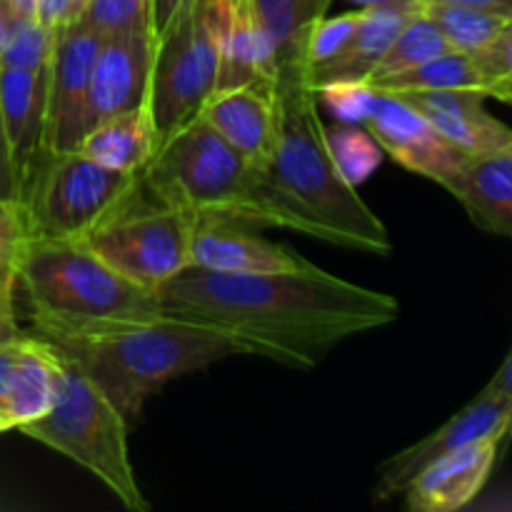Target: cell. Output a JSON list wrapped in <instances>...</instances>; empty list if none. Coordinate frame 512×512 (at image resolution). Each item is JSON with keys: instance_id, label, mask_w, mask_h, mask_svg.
Masks as SVG:
<instances>
[{"instance_id": "obj_1", "label": "cell", "mask_w": 512, "mask_h": 512, "mask_svg": "<svg viewBox=\"0 0 512 512\" xmlns=\"http://www.w3.org/2000/svg\"><path fill=\"white\" fill-rule=\"evenodd\" d=\"M163 313L208 325L238 355L290 368H315L335 345L385 328L400 315L388 293L335 278L320 268L220 275L188 268L158 290Z\"/></svg>"}, {"instance_id": "obj_2", "label": "cell", "mask_w": 512, "mask_h": 512, "mask_svg": "<svg viewBox=\"0 0 512 512\" xmlns=\"http://www.w3.org/2000/svg\"><path fill=\"white\" fill-rule=\"evenodd\" d=\"M308 70V53H298L283 60L268 83L275 135L263 178L273 225L340 248L388 255V228L330 158Z\"/></svg>"}, {"instance_id": "obj_3", "label": "cell", "mask_w": 512, "mask_h": 512, "mask_svg": "<svg viewBox=\"0 0 512 512\" xmlns=\"http://www.w3.org/2000/svg\"><path fill=\"white\" fill-rule=\"evenodd\" d=\"M33 335L63 350L113 400L128 423L170 380L238 355L208 325L160 313L138 320H65L30 313Z\"/></svg>"}, {"instance_id": "obj_4", "label": "cell", "mask_w": 512, "mask_h": 512, "mask_svg": "<svg viewBox=\"0 0 512 512\" xmlns=\"http://www.w3.org/2000/svg\"><path fill=\"white\" fill-rule=\"evenodd\" d=\"M140 180L158 203L183 210L193 220L273 225L263 168L225 143L203 118L155 150Z\"/></svg>"}, {"instance_id": "obj_5", "label": "cell", "mask_w": 512, "mask_h": 512, "mask_svg": "<svg viewBox=\"0 0 512 512\" xmlns=\"http://www.w3.org/2000/svg\"><path fill=\"white\" fill-rule=\"evenodd\" d=\"M58 358L60 378L53 405L38 420L20 425L18 433L83 465L128 510L148 512L150 505L140 493L130 463V423L113 400L78 368V363H73L63 350H58Z\"/></svg>"}, {"instance_id": "obj_6", "label": "cell", "mask_w": 512, "mask_h": 512, "mask_svg": "<svg viewBox=\"0 0 512 512\" xmlns=\"http://www.w3.org/2000/svg\"><path fill=\"white\" fill-rule=\"evenodd\" d=\"M18 285L30 313L65 320H138L163 313L160 298L110 268L83 240L28 238Z\"/></svg>"}, {"instance_id": "obj_7", "label": "cell", "mask_w": 512, "mask_h": 512, "mask_svg": "<svg viewBox=\"0 0 512 512\" xmlns=\"http://www.w3.org/2000/svg\"><path fill=\"white\" fill-rule=\"evenodd\" d=\"M218 75L220 0H198L155 38L145 105L155 128V150L200 118V110L218 90Z\"/></svg>"}, {"instance_id": "obj_8", "label": "cell", "mask_w": 512, "mask_h": 512, "mask_svg": "<svg viewBox=\"0 0 512 512\" xmlns=\"http://www.w3.org/2000/svg\"><path fill=\"white\" fill-rule=\"evenodd\" d=\"M140 188V175L103 168L80 150H65L45 155L20 203L30 238L83 240Z\"/></svg>"}, {"instance_id": "obj_9", "label": "cell", "mask_w": 512, "mask_h": 512, "mask_svg": "<svg viewBox=\"0 0 512 512\" xmlns=\"http://www.w3.org/2000/svg\"><path fill=\"white\" fill-rule=\"evenodd\" d=\"M138 193L90 230L83 243L130 283L158 295L193 268L195 220L163 203L138 205Z\"/></svg>"}, {"instance_id": "obj_10", "label": "cell", "mask_w": 512, "mask_h": 512, "mask_svg": "<svg viewBox=\"0 0 512 512\" xmlns=\"http://www.w3.org/2000/svg\"><path fill=\"white\" fill-rule=\"evenodd\" d=\"M103 35L80 20L60 25L53 35L45 90V150H78L90 130V68Z\"/></svg>"}, {"instance_id": "obj_11", "label": "cell", "mask_w": 512, "mask_h": 512, "mask_svg": "<svg viewBox=\"0 0 512 512\" xmlns=\"http://www.w3.org/2000/svg\"><path fill=\"white\" fill-rule=\"evenodd\" d=\"M512 435V403L500 390L485 385L483 393L470 400L460 413L420 443L395 453L388 463L380 465V478L373 490L375 503H385L405 493L415 475L440 455L458 450L480 440H508Z\"/></svg>"}, {"instance_id": "obj_12", "label": "cell", "mask_w": 512, "mask_h": 512, "mask_svg": "<svg viewBox=\"0 0 512 512\" xmlns=\"http://www.w3.org/2000/svg\"><path fill=\"white\" fill-rule=\"evenodd\" d=\"M363 125L395 163L443 185L445 190L455 183L463 165L468 163L463 150L445 140L420 110L393 93L375 90Z\"/></svg>"}, {"instance_id": "obj_13", "label": "cell", "mask_w": 512, "mask_h": 512, "mask_svg": "<svg viewBox=\"0 0 512 512\" xmlns=\"http://www.w3.org/2000/svg\"><path fill=\"white\" fill-rule=\"evenodd\" d=\"M153 53V33L108 35L100 40L93 68H90V123L105 118V115L148 105Z\"/></svg>"}, {"instance_id": "obj_14", "label": "cell", "mask_w": 512, "mask_h": 512, "mask_svg": "<svg viewBox=\"0 0 512 512\" xmlns=\"http://www.w3.org/2000/svg\"><path fill=\"white\" fill-rule=\"evenodd\" d=\"M193 268L220 275H255L308 270L313 268V263L285 245L270 243L263 235L250 233L243 223L210 218L195 220Z\"/></svg>"}, {"instance_id": "obj_15", "label": "cell", "mask_w": 512, "mask_h": 512, "mask_svg": "<svg viewBox=\"0 0 512 512\" xmlns=\"http://www.w3.org/2000/svg\"><path fill=\"white\" fill-rule=\"evenodd\" d=\"M45 90H48V68H0V118H3L15 173H18L20 200L38 165L48 155L45 150Z\"/></svg>"}, {"instance_id": "obj_16", "label": "cell", "mask_w": 512, "mask_h": 512, "mask_svg": "<svg viewBox=\"0 0 512 512\" xmlns=\"http://www.w3.org/2000/svg\"><path fill=\"white\" fill-rule=\"evenodd\" d=\"M498 440H480L440 455L405 488L410 510L455 512L478 498L498 463Z\"/></svg>"}, {"instance_id": "obj_17", "label": "cell", "mask_w": 512, "mask_h": 512, "mask_svg": "<svg viewBox=\"0 0 512 512\" xmlns=\"http://www.w3.org/2000/svg\"><path fill=\"white\" fill-rule=\"evenodd\" d=\"M413 105L438 128L445 140L468 158L512 148V128L485 110V95L475 90H440V93H393Z\"/></svg>"}, {"instance_id": "obj_18", "label": "cell", "mask_w": 512, "mask_h": 512, "mask_svg": "<svg viewBox=\"0 0 512 512\" xmlns=\"http://www.w3.org/2000/svg\"><path fill=\"white\" fill-rule=\"evenodd\" d=\"M200 118L240 155L265 168L275 135V108L268 85L215 90Z\"/></svg>"}, {"instance_id": "obj_19", "label": "cell", "mask_w": 512, "mask_h": 512, "mask_svg": "<svg viewBox=\"0 0 512 512\" xmlns=\"http://www.w3.org/2000/svg\"><path fill=\"white\" fill-rule=\"evenodd\" d=\"M410 15L408 10L363 8V18L348 43L333 58L310 65V85L318 90L330 83H368Z\"/></svg>"}, {"instance_id": "obj_20", "label": "cell", "mask_w": 512, "mask_h": 512, "mask_svg": "<svg viewBox=\"0 0 512 512\" xmlns=\"http://www.w3.org/2000/svg\"><path fill=\"white\" fill-rule=\"evenodd\" d=\"M448 193L480 228L512 238V148L468 158Z\"/></svg>"}, {"instance_id": "obj_21", "label": "cell", "mask_w": 512, "mask_h": 512, "mask_svg": "<svg viewBox=\"0 0 512 512\" xmlns=\"http://www.w3.org/2000/svg\"><path fill=\"white\" fill-rule=\"evenodd\" d=\"M270 78L268 50L250 0H220L218 90L268 85Z\"/></svg>"}, {"instance_id": "obj_22", "label": "cell", "mask_w": 512, "mask_h": 512, "mask_svg": "<svg viewBox=\"0 0 512 512\" xmlns=\"http://www.w3.org/2000/svg\"><path fill=\"white\" fill-rule=\"evenodd\" d=\"M78 150L103 168L140 175L155 155V128L148 108L95 120Z\"/></svg>"}, {"instance_id": "obj_23", "label": "cell", "mask_w": 512, "mask_h": 512, "mask_svg": "<svg viewBox=\"0 0 512 512\" xmlns=\"http://www.w3.org/2000/svg\"><path fill=\"white\" fill-rule=\"evenodd\" d=\"M58 378V350L48 340L38 338V335H25L8 393H5L3 405H0L5 418L13 423V430H18L25 423H33L40 415L48 413V408L53 405L55 390H58Z\"/></svg>"}, {"instance_id": "obj_24", "label": "cell", "mask_w": 512, "mask_h": 512, "mask_svg": "<svg viewBox=\"0 0 512 512\" xmlns=\"http://www.w3.org/2000/svg\"><path fill=\"white\" fill-rule=\"evenodd\" d=\"M330 3L333 0H250L273 73L283 60L308 53L310 33L325 18Z\"/></svg>"}, {"instance_id": "obj_25", "label": "cell", "mask_w": 512, "mask_h": 512, "mask_svg": "<svg viewBox=\"0 0 512 512\" xmlns=\"http://www.w3.org/2000/svg\"><path fill=\"white\" fill-rule=\"evenodd\" d=\"M370 88L383 93H440V90H475L490 98V83L483 65L475 55L448 50L423 65L403 70L368 83Z\"/></svg>"}, {"instance_id": "obj_26", "label": "cell", "mask_w": 512, "mask_h": 512, "mask_svg": "<svg viewBox=\"0 0 512 512\" xmlns=\"http://www.w3.org/2000/svg\"><path fill=\"white\" fill-rule=\"evenodd\" d=\"M420 13L428 15L440 30L450 48L480 58L498 40L510 18L485 13V10L465 8V5L443 3V0H423Z\"/></svg>"}, {"instance_id": "obj_27", "label": "cell", "mask_w": 512, "mask_h": 512, "mask_svg": "<svg viewBox=\"0 0 512 512\" xmlns=\"http://www.w3.org/2000/svg\"><path fill=\"white\" fill-rule=\"evenodd\" d=\"M448 50L453 48H450V43L445 40L443 30H440L428 15H423L418 10V13H413L405 20V25L400 28V33L395 35L390 48L385 50L383 60L378 63V68H375L373 78H370L368 83L388 78V75H398L403 73V70L415 68V65L428 63V60L448 53Z\"/></svg>"}, {"instance_id": "obj_28", "label": "cell", "mask_w": 512, "mask_h": 512, "mask_svg": "<svg viewBox=\"0 0 512 512\" xmlns=\"http://www.w3.org/2000/svg\"><path fill=\"white\" fill-rule=\"evenodd\" d=\"M325 143H328L330 158H333L338 173L353 188L365 183L383 163V148L360 123L338 120L333 125H325Z\"/></svg>"}, {"instance_id": "obj_29", "label": "cell", "mask_w": 512, "mask_h": 512, "mask_svg": "<svg viewBox=\"0 0 512 512\" xmlns=\"http://www.w3.org/2000/svg\"><path fill=\"white\" fill-rule=\"evenodd\" d=\"M75 20L100 33H153V0H88Z\"/></svg>"}, {"instance_id": "obj_30", "label": "cell", "mask_w": 512, "mask_h": 512, "mask_svg": "<svg viewBox=\"0 0 512 512\" xmlns=\"http://www.w3.org/2000/svg\"><path fill=\"white\" fill-rule=\"evenodd\" d=\"M53 35L38 18H13L0 45V68L43 70L48 68Z\"/></svg>"}, {"instance_id": "obj_31", "label": "cell", "mask_w": 512, "mask_h": 512, "mask_svg": "<svg viewBox=\"0 0 512 512\" xmlns=\"http://www.w3.org/2000/svg\"><path fill=\"white\" fill-rule=\"evenodd\" d=\"M30 238L23 203L0 200V295L13 298L18 288V265L25 240Z\"/></svg>"}, {"instance_id": "obj_32", "label": "cell", "mask_w": 512, "mask_h": 512, "mask_svg": "<svg viewBox=\"0 0 512 512\" xmlns=\"http://www.w3.org/2000/svg\"><path fill=\"white\" fill-rule=\"evenodd\" d=\"M360 18H363V8L353 10V13L335 15V18H328V15H325V18L315 25L313 33H310L308 38V45H305L310 65H318L323 63V60L333 58V55L348 43L350 35L355 33Z\"/></svg>"}, {"instance_id": "obj_33", "label": "cell", "mask_w": 512, "mask_h": 512, "mask_svg": "<svg viewBox=\"0 0 512 512\" xmlns=\"http://www.w3.org/2000/svg\"><path fill=\"white\" fill-rule=\"evenodd\" d=\"M318 100H323L325 108L345 123H360L363 125L365 115H368L370 103H373L375 90L368 83H330L315 90Z\"/></svg>"}, {"instance_id": "obj_34", "label": "cell", "mask_w": 512, "mask_h": 512, "mask_svg": "<svg viewBox=\"0 0 512 512\" xmlns=\"http://www.w3.org/2000/svg\"><path fill=\"white\" fill-rule=\"evenodd\" d=\"M478 60L488 75L490 98L512 105V20H508L498 40Z\"/></svg>"}, {"instance_id": "obj_35", "label": "cell", "mask_w": 512, "mask_h": 512, "mask_svg": "<svg viewBox=\"0 0 512 512\" xmlns=\"http://www.w3.org/2000/svg\"><path fill=\"white\" fill-rule=\"evenodd\" d=\"M0 200H15V203H20V183L13 165V155H10L8 148V138H5L3 118H0Z\"/></svg>"}, {"instance_id": "obj_36", "label": "cell", "mask_w": 512, "mask_h": 512, "mask_svg": "<svg viewBox=\"0 0 512 512\" xmlns=\"http://www.w3.org/2000/svg\"><path fill=\"white\" fill-rule=\"evenodd\" d=\"M198 0H153V35H163L180 13Z\"/></svg>"}, {"instance_id": "obj_37", "label": "cell", "mask_w": 512, "mask_h": 512, "mask_svg": "<svg viewBox=\"0 0 512 512\" xmlns=\"http://www.w3.org/2000/svg\"><path fill=\"white\" fill-rule=\"evenodd\" d=\"M23 338L13 340V343L0 345V405H3L5 393H8L10 378H13V370H15V363H18L20 348H23ZM0 413H3V410H0Z\"/></svg>"}, {"instance_id": "obj_38", "label": "cell", "mask_w": 512, "mask_h": 512, "mask_svg": "<svg viewBox=\"0 0 512 512\" xmlns=\"http://www.w3.org/2000/svg\"><path fill=\"white\" fill-rule=\"evenodd\" d=\"M38 20L50 30H58L70 20V0H38Z\"/></svg>"}, {"instance_id": "obj_39", "label": "cell", "mask_w": 512, "mask_h": 512, "mask_svg": "<svg viewBox=\"0 0 512 512\" xmlns=\"http://www.w3.org/2000/svg\"><path fill=\"white\" fill-rule=\"evenodd\" d=\"M18 318H15V303L10 295H0V345L13 343V340L23 338Z\"/></svg>"}, {"instance_id": "obj_40", "label": "cell", "mask_w": 512, "mask_h": 512, "mask_svg": "<svg viewBox=\"0 0 512 512\" xmlns=\"http://www.w3.org/2000/svg\"><path fill=\"white\" fill-rule=\"evenodd\" d=\"M443 3L465 5V8L485 10V13L503 15V18L512 20V0H443Z\"/></svg>"}, {"instance_id": "obj_41", "label": "cell", "mask_w": 512, "mask_h": 512, "mask_svg": "<svg viewBox=\"0 0 512 512\" xmlns=\"http://www.w3.org/2000/svg\"><path fill=\"white\" fill-rule=\"evenodd\" d=\"M358 8H393V10H408V13H418L423 0H350Z\"/></svg>"}, {"instance_id": "obj_42", "label": "cell", "mask_w": 512, "mask_h": 512, "mask_svg": "<svg viewBox=\"0 0 512 512\" xmlns=\"http://www.w3.org/2000/svg\"><path fill=\"white\" fill-rule=\"evenodd\" d=\"M488 385H490V388L500 390V393H503L505 398H508L512 403V348H510L508 358H505V363L500 365V370L495 373V378L490 380Z\"/></svg>"}, {"instance_id": "obj_43", "label": "cell", "mask_w": 512, "mask_h": 512, "mask_svg": "<svg viewBox=\"0 0 512 512\" xmlns=\"http://www.w3.org/2000/svg\"><path fill=\"white\" fill-rule=\"evenodd\" d=\"M13 18H38V0H8Z\"/></svg>"}, {"instance_id": "obj_44", "label": "cell", "mask_w": 512, "mask_h": 512, "mask_svg": "<svg viewBox=\"0 0 512 512\" xmlns=\"http://www.w3.org/2000/svg\"><path fill=\"white\" fill-rule=\"evenodd\" d=\"M13 20V13H10L8 0H0V45H3L5 33H8V25Z\"/></svg>"}, {"instance_id": "obj_45", "label": "cell", "mask_w": 512, "mask_h": 512, "mask_svg": "<svg viewBox=\"0 0 512 512\" xmlns=\"http://www.w3.org/2000/svg\"><path fill=\"white\" fill-rule=\"evenodd\" d=\"M85 3H88V0H70V20H75L80 15V10L85 8ZM68 20V23H70Z\"/></svg>"}, {"instance_id": "obj_46", "label": "cell", "mask_w": 512, "mask_h": 512, "mask_svg": "<svg viewBox=\"0 0 512 512\" xmlns=\"http://www.w3.org/2000/svg\"><path fill=\"white\" fill-rule=\"evenodd\" d=\"M5 430H13V423L5 418V413H0V433H5Z\"/></svg>"}]
</instances>
